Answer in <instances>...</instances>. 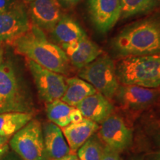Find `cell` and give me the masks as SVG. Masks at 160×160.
<instances>
[{
	"label": "cell",
	"instance_id": "cell-21",
	"mask_svg": "<svg viewBox=\"0 0 160 160\" xmlns=\"http://www.w3.org/2000/svg\"><path fill=\"white\" fill-rule=\"evenodd\" d=\"M75 108L57 99L46 105V115L49 122L59 126L60 128L71 124V115Z\"/></svg>",
	"mask_w": 160,
	"mask_h": 160
},
{
	"label": "cell",
	"instance_id": "cell-6",
	"mask_svg": "<svg viewBox=\"0 0 160 160\" xmlns=\"http://www.w3.org/2000/svg\"><path fill=\"white\" fill-rule=\"evenodd\" d=\"M9 146L23 160H48L44 144L42 125L31 119L9 140Z\"/></svg>",
	"mask_w": 160,
	"mask_h": 160
},
{
	"label": "cell",
	"instance_id": "cell-1",
	"mask_svg": "<svg viewBox=\"0 0 160 160\" xmlns=\"http://www.w3.org/2000/svg\"><path fill=\"white\" fill-rule=\"evenodd\" d=\"M116 57L160 54V10L125 26L110 42Z\"/></svg>",
	"mask_w": 160,
	"mask_h": 160
},
{
	"label": "cell",
	"instance_id": "cell-34",
	"mask_svg": "<svg viewBox=\"0 0 160 160\" xmlns=\"http://www.w3.org/2000/svg\"><path fill=\"white\" fill-rule=\"evenodd\" d=\"M23 2H25L26 4H29L30 2H31L32 1H33V0H22Z\"/></svg>",
	"mask_w": 160,
	"mask_h": 160
},
{
	"label": "cell",
	"instance_id": "cell-7",
	"mask_svg": "<svg viewBox=\"0 0 160 160\" xmlns=\"http://www.w3.org/2000/svg\"><path fill=\"white\" fill-rule=\"evenodd\" d=\"M26 63L40 99L46 104L61 99L66 89V79L64 76L46 69L28 59H26Z\"/></svg>",
	"mask_w": 160,
	"mask_h": 160
},
{
	"label": "cell",
	"instance_id": "cell-3",
	"mask_svg": "<svg viewBox=\"0 0 160 160\" xmlns=\"http://www.w3.org/2000/svg\"><path fill=\"white\" fill-rule=\"evenodd\" d=\"M116 72L122 85L159 88L160 54L122 58L116 66Z\"/></svg>",
	"mask_w": 160,
	"mask_h": 160
},
{
	"label": "cell",
	"instance_id": "cell-23",
	"mask_svg": "<svg viewBox=\"0 0 160 160\" xmlns=\"http://www.w3.org/2000/svg\"><path fill=\"white\" fill-rule=\"evenodd\" d=\"M119 153L117 151L104 145L103 156L102 160H121Z\"/></svg>",
	"mask_w": 160,
	"mask_h": 160
},
{
	"label": "cell",
	"instance_id": "cell-8",
	"mask_svg": "<svg viewBox=\"0 0 160 160\" xmlns=\"http://www.w3.org/2000/svg\"><path fill=\"white\" fill-rule=\"evenodd\" d=\"M88 14L91 25L100 33L109 32L121 19L120 0H87Z\"/></svg>",
	"mask_w": 160,
	"mask_h": 160
},
{
	"label": "cell",
	"instance_id": "cell-31",
	"mask_svg": "<svg viewBox=\"0 0 160 160\" xmlns=\"http://www.w3.org/2000/svg\"><path fill=\"white\" fill-rule=\"evenodd\" d=\"M9 140H10V138L0 137V148H1L2 147H3L4 145H5L6 144L8 143Z\"/></svg>",
	"mask_w": 160,
	"mask_h": 160
},
{
	"label": "cell",
	"instance_id": "cell-5",
	"mask_svg": "<svg viewBox=\"0 0 160 160\" xmlns=\"http://www.w3.org/2000/svg\"><path fill=\"white\" fill-rule=\"evenodd\" d=\"M79 76L109 99L113 98L119 86L116 65L107 54H102L80 69Z\"/></svg>",
	"mask_w": 160,
	"mask_h": 160
},
{
	"label": "cell",
	"instance_id": "cell-22",
	"mask_svg": "<svg viewBox=\"0 0 160 160\" xmlns=\"http://www.w3.org/2000/svg\"><path fill=\"white\" fill-rule=\"evenodd\" d=\"M104 145L95 137H91L77 151L80 160H102Z\"/></svg>",
	"mask_w": 160,
	"mask_h": 160
},
{
	"label": "cell",
	"instance_id": "cell-4",
	"mask_svg": "<svg viewBox=\"0 0 160 160\" xmlns=\"http://www.w3.org/2000/svg\"><path fill=\"white\" fill-rule=\"evenodd\" d=\"M31 104L13 65L0 59V114L8 112L31 113Z\"/></svg>",
	"mask_w": 160,
	"mask_h": 160
},
{
	"label": "cell",
	"instance_id": "cell-11",
	"mask_svg": "<svg viewBox=\"0 0 160 160\" xmlns=\"http://www.w3.org/2000/svg\"><path fill=\"white\" fill-rule=\"evenodd\" d=\"M159 96L160 90L158 88L120 84L113 97L125 108L140 110L154 103Z\"/></svg>",
	"mask_w": 160,
	"mask_h": 160
},
{
	"label": "cell",
	"instance_id": "cell-17",
	"mask_svg": "<svg viewBox=\"0 0 160 160\" xmlns=\"http://www.w3.org/2000/svg\"><path fill=\"white\" fill-rule=\"evenodd\" d=\"M52 39L61 48L87 37L79 24L69 16L63 14L51 32Z\"/></svg>",
	"mask_w": 160,
	"mask_h": 160
},
{
	"label": "cell",
	"instance_id": "cell-30",
	"mask_svg": "<svg viewBox=\"0 0 160 160\" xmlns=\"http://www.w3.org/2000/svg\"><path fill=\"white\" fill-rule=\"evenodd\" d=\"M145 160H160V153H150L146 157Z\"/></svg>",
	"mask_w": 160,
	"mask_h": 160
},
{
	"label": "cell",
	"instance_id": "cell-9",
	"mask_svg": "<svg viewBox=\"0 0 160 160\" xmlns=\"http://www.w3.org/2000/svg\"><path fill=\"white\" fill-rule=\"evenodd\" d=\"M31 25L25 6L19 0L11 8L0 13V42L11 45L28 31Z\"/></svg>",
	"mask_w": 160,
	"mask_h": 160
},
{
	"label": "cell",
	"instance_id": "cell-14",
	"mask_svg": "<svg viewBox=\"0 0 160 160\" xmlns=\"http://www.w3.org/2000/svg\"><path fill=\"white\" fill-rule=\"evenodd\" d=\"M76 108L81 112L83 117L97 124L112 114L113 106L109 99L97 92L81 101Z\"/></svg>",
	"mask_w": 160,
	"mask_h": 160
},
{
	"label": "cell",
	"instance_id": "cell-26",
	"mask_svg": "<svg viewBox=\"0 0 160 160\" xmlns=\"http://www.w3.org/2000/svg\"><path fill=\"white\" fill-rule=\"evenodd\" d=\"M83 116L79 110L77 108H75L73 112L71 113V123H77L79 122L82 121L83 119Z\"/></svg>",
	"mask_w": 160,
	"mask_h": 160
},
{
	"label": "cell",
	"instance_id": "cell-13",
	"mask_svg": "<svg viewBox=\"0 0 160 160\" xmlns=\"http://www.w3.org/2000/svg\"><path fill=\"white\" fill-rule=\"evenodd\" d=\"M62 48L65 52L71 65L78 70L82 69L103 54L99 46L88 37L77 42L63 46Z\"/></svg>",
	"mask_w": 160,
	"mask_h": 160
},
{
	"label": "cell",
	"instance_id": "cell-29",
	"mask_svg": "<svg viewBox=\"0 0 160 160\" xmlns=\"http://www.w3.org/2000/svg\"><path fill=\"white\" fill-rule=\"evenodd\" d=\"M9 151H10V146L8 143L6 144L5 145H4L3 147H2L1 148H0V160H1L2 158Z\"/></svg>",
	"mask_w": 160,
	"mask_h": 160
},
{
	"label": "cell",
	"instance_id": "cell-33",
	"mask_svg": "<svg viewBox=\"0 0 160 160\" xmlns=\"http://www.w3.org/2000/svg\"><path fill=\"white\" fill-rule=\"evenodd\" d=\"M157 142L158 144V145H159V147L160 148V134L158 136L157 138Z\"/></svg>",
	"mask_w": 160,
	"mask_h": 160
},
{
	"label": "cell",
	"instance_id": "cell-32",
	"mask_svg": "<svg viewBox=\"0 0 160 160\" xmlns=\"http://www.w3.org/2000/svg\"><path fill=\"white\" fill-rule=\"evenodd\" d=\"M3 59V51L2 49L0 48V59Z\"/></svg>",
	"mask_w": 160,
	"mask_h": 160
},
{
	"label": "cell",
	"instance_id": "cell-16",
	"mask_svg": "<svg viewBox=\"0 0 160 160\" xmlns=\"http://www.w3.org/2000/svg\"><path fill=\"white\" fill-rule=\"evenodd\" d=\"M71 153L77 150L99 131V124L85 118L77 123H71L61 128Z\"/></svg>",
	"mask_w": 160,
	"mask_h": 160
},
{
	"label": "cell",
	"instance_id": "cell-27",
	"mask_svg": "<svg viewBox=\"0 0 160 160\" xmlns=\"http://www.w3.org/2000/svg\"><path fill=\"white\" fill-rule=\"evenodd\" d=\"M1 160H23L19 156H18L15 152L8 151L4 157L2 158Z\"/></svg>",
	"mask_w": 160,
	"mask_h": 160
},
{
	"label": "cell",
	"instance_id": "cell-36",
	"mask_svg": "<svg viewBox=\"0 0 160 160\" xmlns=\"http://www.w3.org/2000/svg\"><path fill=\"white\" fill-rule=\"evenodd\" d=\"M0 44H1V42H0Z\"/></svg>",
	"mask_w": 160,
	"mask_h": 160
},
{
	"label": "cell",
	"instance_id": "cell-24",
	"mask_svg": "<svg viewBox=\"0 0 160 160\" xmlns=\"http://www.w3.org/2000/svg\"><path fill=\"white\" fill-rule=\"evenodd\" d=\"M19 0H0V13L13 7Z\"/></svg>",
	"mask_w": 160,
	"mask_h": 160
},
{
	"label": "cell",
	"instance_id": "cell-20",
	"mask_svg": "<svg viewBox=\"0 0 160 160\" xmlns=\"http://www.w3.org/2000/svg\"><path fill=\"white\" fill-rule=\"evenodd\" d=\"M121 19H127L136 16L151 14L160 10V0H120Z\"/></svg>",
	"mask_w": 160,
	"mask_h": 160
},
{
	"label": "cell",
	"instance_id": "cell-28",
	"mask_svg": "<svg viewBox=\"0 0 160 160\" xmlns=\"http://www.w3.org/2000/svg\"><path fill=\"white\" fill-rule=\"evenodd\" d=\"M53 160H80L78 157V156L77 155L76 153H70L68 155L65 156V157L59 158V159H53Z\"/></svg>",
	"mask_w": 160,
	"mask_h": 160
},
{
	"label": "cell",
	"instance_id": "cell-10",
	"mask_svg": "<svg viewBox=\"0 0 160 160\" xmlns=\"http://www.w3.org/2000/svg\"><path fill=\"white\" fill-rule=\"evenodd\" d=\"M99 134L105 145L121 153L131 146L133 133L122 117L110 115L99 126Z\"/></svg>",
	"mask_w": 160,
	"mask_h": 160
},
{
	"label": "cell",
	"instance_id": "cell-2",
	"mask_svg": "<svg viewBox=\"0 0 160 160\" xmlns=\"http://www.w3.org/2000/svg\"><path fill=\"white\" fill-rule=\"evenodd\" d=\"M14 51L42 67L62 75L71 70L65 52L57 44L49 41L45 32L32 23L31 28L11 44Z\"/></svg>",
	"mask_w": 160,
	"mask_h": 160
},
{
	"label": "cell",
	"instance_id": "cell-25",
	"mask_svg": "<svg viewBox=\"0 0 160 160\" xmlns=\"http://www.w3.org/2000/svg\"><path fill=\"white\" fill-rule=\"evenodd\" d=\"M61 6L65 8H72L77 5L82 0H58Z\"/></svg>",
	"mask_w": 160,
	"mask_h": 160
},
{
	"label": "cell",
	"instance_id": "cell-35",
	"mask_svg": "<svg viewBox=\"0 0 160 160\" xmlns=\"http://www.w3.org/2000/svg\"><path fill=\"white\" fill-rule=\"evenodd\" d=\"M131 160H143V159H140V158H135V159H131Z\"/></svg>",
	"mask_w": 160,
	"mask_h": 160
},
{
	"label": "cell",
	"instance_id": "cell-19",
	"mask_svg": "<svg viewBox=\"0 0 160 160\" xmlns=\"http://www.w3.org/2000/svg\"><path fill=\"white\" fill-rule=\"evenodd\" d=\"M33 119L28 112H8L0 114V137L11 138Z\"/></svg>",
	"mask_w": 160,
	"mask_h": 160
},
{
	"label": "cell",
	"instance_id": "cell-15",
	"mask_svg": "<svg viewBox=\"0 0 160 160\" xmlns=\"http://www.w3.org/2000/svg\"><path fill=\"white\" fill-rule=\"evenodd\" d=\"M44 144L48 160L57 159L71 153L62 131L59 126L48 122L42 126Z\"/></svg>",
	"mask_w": 160,
	"mask_h": 160
},
{
	"label": "cell",
	"instance_id": "cell-18",
	"mask_svg": "<svg viewBox=\"0 0 160 160\" xmlns=\"http://www.w3.org/2000/svg\"><path fill=\"white\" fill-rule=\"evenodd\" d=\"M97 92V90L85 80L77 77L68 78L66 79V89L61 100L76 108L84 99Z\"/></svg>",
	"mask_w": 160,
	"mask_h": 160
},
{
	"label": "cell",
	"instance_id": "cell-12",
	"mask_svg": "<svg viewBox=\"0 0 160 160\" xmlns=\"http://www.w3.org/2000/svg\"><path fill=\"white\" fill-rule=\"evenodd\" d=\"M28 5L31 22L44 32L51 33L63 15L58 0H33Z\"/></svg>",
	"mask_w": 160,
	"mask_h": 160
}]
</instances>
